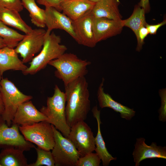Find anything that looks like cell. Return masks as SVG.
Returning a JSON list of instances; mask_svg holds the SVG:
<instances>
[{"label":"cell","instance_id":"obj_20","mask_svg":"<svg viewBox=\"0 0 166 166\" xmlns=\"http://www.w3.org/2000/svg\"><path fill=\"white\" fill-rule=\"evenodd\" d=\"M93 117L96 119L97 124V132L95 137V151L100 157L104 166H108L111 161L116 160V157H113L108 151L102 136L100 125L101 122L100 118V111L98 110L97 105L92 110Z\"/></svg>","mask_w":166,"mask_h":166},{"label":"cell","instance_id":"obj_30","mask_svg":"<svg viewBox=\"0 0 166 166\" xmlns=\"http://www.w3.org/2000/svg\"><path fill=\"white\" fill-rule=\"evenodd\" d=\"M148 34V31L145 26H143L140 28L136 37L137 44L136 50L137 51L139 52L141 50L144 43V40Z\"/></svg>","mask_w":166,"mask_h":166},{"label":"cell","instance_id":"obj_23","mask_svg":"<svg viewBox=\"0 0 166 166\" xmlns=\"http://www.w3.org/2000/svg\"><path fill=\"white\" fill-rule=\"evenodd\" d=\"M22 5L29 13L32 23L40 28L45 26V10L40 8L35 0H22Z\"/></svg>","mask_w":166,"mask_h":166},{"label":"cell","instance_id":"obj_6","mask_svg":"<svg viewBox=\"0 0 166 166\" xmlns=\"http://www.w3.org/2000/svg\"><path fill=\"white\" fill-rule=\"evenodd\" d=\"M25 139L38 147L48 151L54 145V133L51 124L45 121L26 125L19 126Z\"/></svg>","mask_w":166,"mask_h":166},{"label":"cell","instance_id":"obj_39","mask_svg":"<svg viewBox=\"0 0 166 166\" xmlns=\"http://www.w3.org/2000/svg\"></svg>","mask_w":166,"mask_h":166},{"label":"cell","instance_id":"obj_15","mask_svg":"<svg viewBox=\"0 0 166 166\" xmlns=\"http://www.w3.org/2000/svg\"><path fill=\"white\" fill-rule=\"evenodd\" d=\"M92 15L91 11L81 18L73 21L74 31L79 44L93 48L97 43L92 29Z\"/></svg>","mask_w":166,"mask_h":166},{"label":"cell","instance_id":"obj_10","mask_svg":"<svg viewBox=\"0 0 166 166\" xmlns=\"http://www.w3.org/2000/svg\"><path fill=\"white\" fill-rule=\"evenodd\" d=\"M35 147L20 134L18 125L10 127L0 115V148H14L24 152Z\"/></svg>","mask_w":166,"mask_h":166},{"label":"cell","instance_id":"obj_5","mask_svg":"<svg viewBox=\"0 0 166 166\" xmlns=\"http://www.w3.org/2000/svg\"><path fill=\"white\" fill-rule=\"evenodd\" d=\"M4 111L1 115L9 126L12 124L14 117L19 106L30 100L33 97L21 92L12 81L7 78L0 81Z\"/></svg>","mask_w":166,"mask_h":166},{"label":"cell","instance_id":"obj_19","mask_svg":"<svg viewBox=\"0 0 166 166\" xmlns=\"http://www.w3.org/2000/svg\"><path fill=\"white\" fill-rule=\"evenodd\" d=\"M119 0H100L95 3L91 13L93 17L119 20L122 16L119 10Z\"/></svg>","mask_w":166,"mask_h":166},{"label":"cell","instance_id":"obj_13","mask_svg":"<svg viewBox=\"0 0 166 166\" xmlns=\"http://www.w3.org/2000/svg\"><path fill=\"white\" fill-rule=\"evenodd\" d=\"M136 140L132 153L135 166H139L142 161L147 159H166L165 146H157L155 142H152L150 145H148L145 143L144 138H139Z\"/></svg>","mask_w":166,"mask_h":166},{"label":"cell","instance_id":"obj_18","mask_svg":"<svg viewBox=\"0 0 166 166\" xmlns=\"http://www.w3.org/2000/svg\"><path fill=\"white\" fill-rule=\"evenodd\" d=\"M18 54L14 48L6 46L0 49V72L2 75L8 70L23 72L27 68Z\"/></svg>","mask_w":166,"mask_h":166},{"label":"cell","instance_id":"obj_21","mask_svg":"<svg viewBox=\"0 0 166 166\" xmlns=\"http://www.w3.org/2000/svg\"><path fill=\"white\" fill-rule=\"evenodd\" d=\"M0 21L26 34L29 33L33 29L22 19L19 12L14 10L0 7Z\"/></svg>","mask_w":166,"mask_h":166},{"label":"cell","instance_id":"obj_1","mask_svg":"<svg viewBox=\"0 0 166 166\" xmlns=\"http://www.w3.org/2000/svg\"><path fill=\"white\" fill-rule=\"evenodd\" d=\"M66 104V120L70 128L84 121L90 110V101L88 83L85 77L79 78L65 85Z\"/></svg>","mask_w":166,"mask_h":166},{"label":"cell","instance_id":"obj_12","mask_svg":"<svg viewBox=\"0 0 166 166\" xmlns=\"http://www.w3.org/2000/svg\"><path fill=\"white\" fill-rule=\"evenodd\" d=\"M45 24L47 31L51 32L55 29L63 30L77 42L73 20L53 7H45Z\"/></svg>","mask_w":166,"mask_h":166},{"label":"cell","instance_id":"obj_17","mask_svg":"<svg viewBox=\"0 0 166 166\" xmlns=\"http://www.w3.org/2000/svg\"><path fill=\"white\" fill-rule=\"evenodd\" d=\"M95 4L89 0H64L60 7L63 14L74 21L91 12Z\"/></svg>","mask_w":166,"mask_h":166},{"label":"cell","instance_id":"obj_7","mask_svg":"<svg viewBox=\"0 0 166 166\" xmlns=\"http://www.w3.org/2000/svg\"><path fill=\"white\" fill-rule=\"evenodd\" d=\"M54 145L52 150L55 166H76L81 156L72 143L52 125Z\"/></svg>","mask_w":166,"mask_h":166},{"label":"cell","instance_id":"obj_36","mask_svg":"<svg viewBox=\"0 0 166 166\" xmlns=\"http://www.w3.org/2000/svg\"><path fill=\"white\" fill-rule=\"evenodd\" d=\"M89 0L92 2H94L96 3L98 2V1H100V0Z\"/></svg>","mask_w":166,"mask_h":166},{"label":"cell","instance_id":"obj_38","mask_svg":"<svg viewBox=\"0 0 166 166\" xmlns=\"http://www.w3.org/2000/svg\"></svg>","mask_w":166,"mask_h":166},{"label":"cell","instance_id":"obj_35","mask_svg":"<svg viewBox=\"0 0 166 166\" xmlns=\"http://www.w3.org/2000/svg\"><path fill=\"white\" fill-rule=\"evenodd\" d=\"M6 46L3 39L0 37V49Z\"/></svg>","mask_w":166,"mask_h":166},{"label":"cell","instance_id":"obj_4","mask_svg":"<svg viewBox=\"0 0 166 166\" xmlns=\"http://www.w3.org/2000/svg\"><path fill=\"white\" fill-rule=\"evenodd\" d=\"M66 99L65 93L56 85L53 95L47 98L46 106L40 111L47 118V122L53 125L65 137L67 138L70 128L66 120L65 108Z\"/></svg>","mask_w":166,"mask_h":166},{"label":"cell","instance_id":"obj_3","mask_svg":"<svg viewBox=\"0 0 166 166\" xmlns=\"http://www.w3.org/2000/svg\"><path fill=\"white\" fill-rule=\"evenodd\" d=\"M44 44L40 53L30 62V66L22 72L24 75H33L43 69L51 61L65 53L66 46L61 44V38L54 32L46 30Z\"/></svg>","mask_w":166,"mask_h":166},{"label":"cell","instance_id":"obj_22","mask_svg":"<svg viewBox=\"0 0 166 166\" xmlns=\"http://www.w3.org/2000/svg\"><path fill=\"white\" fill-rule=\"evenodd\" d=\"M24 151L14 148H3L0 152L1 166H28Z\"/></svg>","mask_w":166,"mask_h":166},{"label":"cell","instance_id":"obj_33","mask_svg":"<svg viewBox=\"0 0 166 166\" xmlns=\"http://www.w3.org/2000/svg\"><path fill=\"white\" fill-rule=\"evenodd\" d=\"M138 5L144 10L145 13L148 12L150 10L149 0H140Z\"/></svg>","mask_w":166,"mask_h":166},{"label":"cell","instance_id":"obj_16","mask_svg":"<svg viewBox=\"0 0 166 166\" xmlns=\"http://www.w3.org/2000/svg\"><path fill=\"white\" fill-rule=\"evenodd\" d=\"M102 78L97 92V99L100 107L101 108H109L119 113L121 117L127 120H130L135 114L136 112L133 109H130L115 101L111 96L104 91V82Z\"/></svg>","mask_w":166,"mask_h":166},{"label":"cell","instance_id":"obj_32","mask_svg":"<svg viewBox=\"0 0 166 166\" xmlns=\"http://www.w3.org/2000/svg\"><path fill=\"white\" fill-rule=\"evenodd\" d=\"M166 23V20H164L163 22L155 25H149L146 23L145 26L148 29L149 34H156L158 29L162 26L164 25Z\"/></svg>","mask_w":166,"mask_h":166},{"label":"cell","instance_id":"obj_14","mask_svg":"<svg viewBox=\"0 0 166 166\" xmlns=\"http://www.w3.org/2000/svg\"><path fill=\"white\" fill-rule=\"evenodd\" d=\"M47 118L38 111L30 100L21 104L18 108L13 120L12 124L18 126L31 125L42 121Z\"/></svg>","mask_w":166,"mask_h":166},{"label":"cell","instance_id":"obj_24","mask_svg":"<svg viewBox=\"0 0 166 166\" xmlns=\"http://www.w3.org/2000/svg\"><path fill=\"white\" fill-rule=\"evenodd\" d=\"M145 14L144 10L138 5L135 6L131 16L128 18L122 20L124 26L130 28L134 33L136 37L140 28L143 26H145L147 23Z\"/></svg>","mask_w":166,"mask_h":166},{"label":"cell","instance_id":"obj_8","mask_svg":"<svg viewBox=\"0 0 166 166\" xmlns=\"http://www.w3.org/2000/svg\"><path fill=\"white\" fill-rule=\"evenodd\" d=\"M67 138L73 144L81 156L95 150V137L91 128L84 121H79L71 127Z\"/></svg>","mask_w":166,"mask_h":166},{"label":"cell","instance_id":"obj_26","mask_svg":"<svg viewBox=\"0 0 166 166\" xmlns=\"http://www.w3.org/2000/svg\"><path fill=\"white\" fill-rule=\"evenodd\" d=\"M37 158L35 162L28 164V166H54L55 161L50 151L44 150L38 147H34Z\"/></svg>","mask_w":166,"mask_h":166},{"label":"cell","instance_id":"obj_27","mask_svg":"<svg viewBox=\"0 0 166 166\" xmlns=\"http://www.w3.org/2000/svg\"><path fill=\"white\" fill-rule=\"evenodd\" d=\"M101 160L96 153H89L81 156L78 160L76 166H99Z\"/></svg>","mask_w":166,"mask_h":166},{"label":"cell","instance_id":"obj_31","mask_svg":"<svg viewBox=\"0 0 166 166\" xmlns=\"http://www.w3.org/2000/svg\"><path fill=\"white\" fill-rule=\"evenodd\" d=\"M64 0H37V2L39 4L43 5L45 7H51L61 11L60 6Z\"/></svg>","mask_w":166,"mask_h":166},{"label":"cell","instance_id":"obj_25","mask_svg":"<svg viewBox=\"0 0 166 166\" xmlns=\"http://www.w3.org/2000/svg\"><path fill=\"white\" fill-rule=\"evenodd\" d=\"M24 36V35L8 27L0 21V37L3 39L6 46L15 48Z\"/></svg>","mask_w":166,"mask_h":166},{"label":"cell","instance_id":"obj_37","mask_svg":"<svg viewBox=\"0 0 166 166\" xmlns=\"http://www.w3.org/2000/svg\"><path fill=\"white\" fill-rule=\"evenodd\" d=\"M2 75L1 74V73L0 72V81L2 78Z\"/></svg>","mask_w":166,"mask_h":166},{"label":"cell","instance_id":"obj_34","mask_svg":"<svg viewBox=\"0 0 166 166\" xmlns=\"http://www.w3.org/2000/svg\"><path fill=\"white\" fill-rule=\"evenodd\" d=\"M4 110V106L2 99L1 91V87L0 85V115L3 113Z\"/></svg>","mask_w":166,"mask_h":166},{"label":"cell","instance_id":"obj_29","mask_svg":"<svg viewBox=\"0 0 166 166\" xmlns=\"http://www.w3.org/2000/svg\"><path fill=\"white\" fill-rule=\"evenodd\" d=\"M159 94L161 99V106L159 109V120L162 122L166 121V88L160 90Z\"/></svg>","mask_w":166,"mask_h":166},{"label":"cell","instance_id":"obj_11","mask_svg":"<svg viewBox=\"0 0 166 166\" xmlns=\"http://www.w3.org/2000/svg\"><path fill=\"white\" fill-rule=\"evenodd\" d=\"M123 27L122 19L116 20L92 16V29L96 43L120 33Z\"/></svg>","mask_w":166,"mask_h":166},{"label":"cell","instance_id":"obj_9","mask_svg":"<svg viewBox=\"0 0 166 166\" xmlns=\"http://www.w3.org/2000/svg\"><path fill=\"white\" fill-rule=\"evenodd\" d=\"M46 31L42 28L33 29L31 32L24 35L15 47V51L20 55L24 64L30 62L35 55L40 51Z\"/></svg>","mask_w":166,"mask_h":166},{"label":"cell","instance_id":"obj_2","mask_svg":"<svg viewBox=\"0 0 166 166\" xmlns=\"http://www.w3.org/2000/svg\"><path fill=\"white\" fill-rule=\"evenodd\" d=\"M91 62L79 58L76 54L64 53L50 61L48 65L54 67L55 76L66 85L87 73L88 66Z\"/></svg>","mask_w":166,"mask_h":166},{"label":"cell","instance_id":"obj_28","mask_svg":"<svg viewBox=\"0 0 166 166\" xmlns=\"http://www.w3.org/2000/svg\"><path fill=\"white\" fill-rule=\"evenodd\" d=\"M0 7L20 12L23 9L22 0H0Z\"/></svg>","mask_w":166,"mask_h":166}]
</instances>
